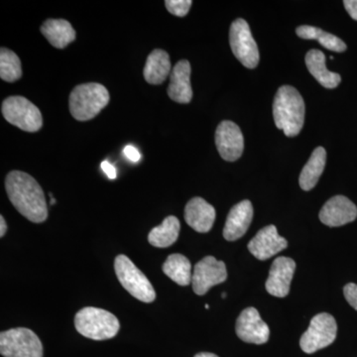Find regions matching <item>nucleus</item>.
<instances>
[{"label": "nucleus", "instance_id": "14", "mask_svg": "<svg viewBox=\"0 0 357 357\" xmlns=\"http://www.w3.org/2000/svg\"><path fill=\"white\" fill-rule=\"evenodd\" d=\"M288 241L279 236L275 225H268L257 232L248 243L251 255L259 260H267L287 248Z\"/></svg>", "mask_w": 357, "mask_h": 357}, {"label": "nucleus", "instance_id": "8", "mask_svg": "<svg viewBox=\"0 0 357 357\" xmlns=\"http://www.w3.org/2000/svg\"><path fill=\"white\" fill-rule=\"evenodd\" d=\"M337 325L332 314L321 312L312 319L309 328L302 335L300 347L306 354H314L335 342Z\"/></svg>", "mask_w": 357, "mask_h": 357}, {"label": "nucleus", "instance_id": "20", "mask_svg": "<svg viewBox=\"0 0 357 357\" xmlns=\"http://www.w3.org/2000/svg\"><path fill=\"white\" fill-rule=\"evenodd\" d=\"M41 32L52 46L64 49L76 39V31L70 22L64 20H48L41 26Z\"/></svg>", "mask_w": 357, "mask_h": 357}, {"label": "nucleus", "instance_id": "16", "mask_svg": "<svg viewBox=\"0 0 357 357\" xmlns=\"http://www.w3.org/2000/svg\"><path fill=\"white\" fill-rule=\"evenodd\" d=\"M253 218V206L250 201L241 202L230 210L223 229V237L227 241H236L248 231Z\"/></svg>", "mask_w": 357, "mask_h": 357}, {"label": "nucleus", "instance_id": "34", "mask_svg": "<svg viewBox=\"0 0 357 357\" xmlns=\"http://www.w3.org/2000/svg\"><path fill=\"white\" fill-rule=\"evenodd\" d=\"M225 297H227V294L222 293V298H225Z\"/></svg>", "mask_w": 357, "mask_h": 357}, {"label": "nucleus", "instance_id": "1", "mask_svg": "<svg viewBox=\"0 0 357 357\" xmlns=\"http://www.w3.org/2000/svg\"><path fill=\"white\" fill-rule=\"evenodd\" d=\"M7 196L23 217L32 222H43L48 208L41 185L29 174L13 171L6 180Z\"/></svg>", "mask_w": 357, "mask_h": 357}, {"label": "nucleus", "instance_id": "12", "mask_svg": "<svg viewBox=\"0 0 357 357\" xmlns=\"http://www.w3.org/2000/svg\"><path fill=\"white\" fill-rule=\"evenodd\" d=\"M236 331L237 337L248 344H263L269 340V326L255 307H248L241 312L236 321Z\"/></svg>", "mask_w": 357, "mask_h": 357}, {"label": "nucleus", "instance_id": "30", "mask_svg": "<svg viewBox=\"0 0 357 357\" xmlns=\"http://www.w3.org/2000/svg\"><path fill=\"white\" fill-rule=\"evenodd\" d=\"M100 167H102L103 172L105 173V175H107L110 180H114V178H116V169H115V167L112 165V164H110L109 161H103Z\"/></svg>", "mask_w": 357, "mask_h": 357}, {"label": "nucleus", "instance_id": "3", "mask_svg": "<svg viewBox=\"0 0 357 357\" xmlns=\"http://www.w3.org/2000/svg\"><path fill=\"white\" fill-rule=\"evenodd\" d=\"M109 102V93L100 84H79L70 95V112L79 121H91Z\"/></svg>", "mask_w": 357, "mask_h": 357}, {"label": "nucleus", "instance_id": "11", "mask_svg": "<svg viewBox=\"0 0 357 357\" xmlns=\"http://www.w3.org/2000/svg\"><path fill=\"white\" fill-rule=\"evenodd\" d=\"M215 145L225 161L234 162L241 158L244 150V138L239 126L229 121L220 122L215 131Z\"/></svg>", "mask_w": 357, "mask_h": 357}, {"label": "nucleus", "instance_id": "2", "mask_svg": "<svg viewBox=\"0 0 357 357\" xmlns=\"http://www.w3.org/2000/svg\"><path fill=\"white\" fill-rule=\"evenodd\" d=\"M304 100L299 91L291 86H283L277 91L273 103V116L277 128L288 137H295L305 122Z\"/></svg>", "mask_w": 357, "mask_h": 357}, {"label": "nucleus", "instance_id": "28", "mask_svg": "<svg viewBox=\"0 0 357 357\" xmlns=\"http://www.w3.org/2000/svg\"><path fill=\"white\" fill-rule=\"evenodd\" d=\"M345 299L354 310L357 311V285L354 283H349L344 288Z\"/></svg>", "mask_w": 357, "mask_h": 357}, {"label": "nucleus", "instance_id": "27", "mask_svg": "<svg viewBox=\"0 0 357 357\" xmlns=\"http://www.w3.org/2000/svg\"><path fill=\"white\" fill-rule=\"evenodd\" d=\"M192 1L191 0H166L165 6L169 13L178 17H184L189 13Z\"/></svg>", "mask_w": 357, "mask_h": 357}, {"label": "nucleus", "instance_id": "25", "mask_svg": "<svg viewBox=\"0 0 357 357\" xmlns=\"http://www.w3.org/2000/svg\"><path fill=\"white\" fill-rule=\"evenodd\" d=\"M296 33H297L300 38L317 40L324 48L328 49L330 51L342 53V52L347 50V44L342 39L331 34V33L324 31V30L319 29L318 27H314V26H299L296 29Z\"/></svg>", "mask_w": 357, "mask_h": 357}, {"label": "nucleus", "instance_id": "6", "mask_svg": "<svg viewBox=\"0 0 357 357\" xmlns=\"http://www.w3.org/2000/svg\"><path fill=\"white\" fill-rule=\"evenodd\" d=\"M0 354L4 357H43V344L29 328H11L0 333Z\"/></svg>", "mask_w": 357, "mask_h": 357}, {"label": "nucleus", "instance_id": "32", "mask_svg": "<svg viewBox=\"0 0 357 357\" xmlns=\"http://www.w3.org/2000/svg\"><path fill=\"white\" fill-rule=\"evenodd\" d=\"M7 230V225L6 220H4V218L0 217V237H3L6 236Z\"/></svg>", "mask_w": 357, "mask_h": 357}, {"label": "nucleus", "instance_id": "26", "mask_svg": "<svg viewBox=\"0 0 357 357\" xmlns=\"http://www.w3.org/2000/svg\"><path fill=\"white\" fill-rule=\"evenodd\" d=\"M22 77L20 59L13 51L2 47L0 50V77L7 83H14Z\"/></svg>", "mask_w": 357, "mask_h": 357}, {"label": "nucleus", "instance_id": "9", "mask_svg": "<svg viewBox=\"0 0 357 357\" xmlns=\"http://www.w3.org/2000/svg\"><path fill=\"white\" fill-rule=\"evenodd\" d=\"M229 43L237 60L248 69H255L259 63V50L250 28L245 20H234L230 26Z\"/></svg>", "mask_w": 357, "mask_h": 357}, {"label": "nucleus", "instance_id": "24", "mask_svg": "<svg viewBox=\"0 0 357 357\" xmlns=\"http://www.w3.org/2000/svg\"><path fill=\"white\" fill-rule=\"evenodd\" d=\"M164 273L180 286L192 283V265L190 260L182 255H171L163 264Z\"/></svg>", "mask_w": 357, "mask_h": 357}, {"label": "nucleus", "instance_id": "22", "mask_svg": "<svg viewBox=\"0 0 357 357\" xmlns=\"http://www.w3.org/2000/svg\"><path fill=\"white\" fill-rule=\"evenodd\" d=\"M326 162V152L324 147H318L312 151L309 161L303 168L299 178L300 187L304 191H310L318 184L324 172Z\"/></svg>", "mask_w": 357, "mask_h": 357}, {"label": "nucleus", "instance_id": "35", "mask_svg": "<svg viewBox=\"0 0 357 357\" xmlns=\"http://www.w3.org/2000/svg\"><path fill=\"white\" fill-rule=\"evenodd\" d=\"M206 310L210 309V306H208V304H206Z\"/></svg>", "mask_w": 357, "mask_h": 357}, {"label": "nucleus", "instance_id": "17", "mask_svg": "<svg viewBox=\"0 0 357 357\" xmlns=\"http://www.w3.org/2000/svg\"><path fill=\"white\" fill-rule=\"evenodd\" d=\"M168 96L174 102L189 103L192 98L191 86V65L189 61L182 60L173 68L170 75Z\"/></svg>", "mask_w": 357, "mask_h": 357}, {"label": "nucleus", "instance_id": "15", "mask_svg": "<svg viewBox=\"0 0 357 357\" xmlns=\"http://www.w3.org/2000/svg\"><path fill=\"white\" fill-rule=\"evenodd\" d=\"M357 218V208L351 199L344 196H335L328 199L319 211V220L331 227H342L354 222Z\"/></svg>", "mask_w": 357, "mask_h": 357}, {"label": "nucleus", "instance_id": "10", "mask_svg": "<svg viewBox=\"0 0 357 357\" xmlns=\"http://www.w3.org/2000/svg\"><path fill=\"white\" fill-rule=\"evenodd\" d=\"M227 279L225 262L218 261L213 256H206L195 266L192 277L194 292L203 296L213 286L222 284Z\"/></svg>", "mask_w": 357, "mask_h": 357}, {"label": "nucleus", "instance_id": "31", "mask_svg": "<svg viewBox=\"0 0 357 357\" xmlns=\"http://www.w3.org/2000/svg\"><path fill=\"white\" fill-rule=\"evenodd\" d=\"M344 4L352 20L357 21V0H345Z\"/></svg>", "mask_w": 357, "mask_h": 357}, {"label": "nucleus", "instance_id": "5", "mask_svg": "<svg viewBox=\"0 0 357 357\" xmlns=\"http://www.w3.org/2000/svg\"><path fill=\"white\" fill-rule=\"evenodd\" d=\"M114 270L122 287L135 299L152 303L156 299V292L147 277L126 255H119L114 260Z\"/></svg>", "mask_w": 357, "mask_h": 357}, {"label": "nucleus", "instance_id": "21", "mask_svg": "<svg viewBox=\"0 0 357 357\" xmlns=\"http://www.w3.org/2000/svg\"><path fill=\"white\" fill-rule=\"evenodd\" d=\"M171 72L172 70L169 54L160 49L152 51L148 56L143 72L145 81L150 84H162L166 81L168 76H170Z\"/></svg>", "mask_w": 357, "mask_h": 357}, {"label": "nucleus", "instance_id": "19", "mask_svg": "<svg viewBox=\"0 0 357 357\" xmlns=\"http://www.w3.org/2000/svg\"><path fill=\"white\" fill-rule=\"evenodd\" d=\"M306 65L312 76L324 88L335 89L342 82V77L337 73L331 72L326 66V56L319 50H310L306 55Z\"/></svg>", "mask_w": 357, "mask_h": 357}, {"label": "nucleus", "instance_id": "4", "mask_svg": "<svg viewBox=\"0 0 357 357\" xmlns=\"http://www.w3.org/2000/svg\"><path fill=\"white\" fill-rule=\"evenodd\" d=\"M75 326L84 337L93 340H105L119 333V319L112 312L98 307H86L77 312Z\"/></svg>", "mask_w": 357, "mask_h": 357}, {"label": "nucleus", "instance_id": "18", "mask_svg": "<svg viewBox=\"0 0 357 357\" xmlns=\"http://www.w3.org/2000/svg\"><path fill=\"white\" fill-rule=\"evenodd\" d=\"M185 220L201 234L210 231L215 220V210L203 198H192L185 208Z\"/></svg>", "mask_w": 357, "mask_h": 357}, {"label": "nucleus", "instance_id": "7", "mask_svg": "<svg viewBox=\"0 0 357 357\" xmlns=\"http://www.w3.org/2000/svg\"><path fill=\"white\" fill-rule=\"evenodd\" d=\"M2 114L9 123L27 132H37L43 126L41 112L23 96H9L2 102Z\"/></svg>", "mask_w": 357, "mask_h": 357}, {"label": "nucleus", "instance_id": "13", "mask_svg": "<svg viewBox=\"0 0 357 357\" xmlns=\"http://www.w3.org/2000/svg\"><path fill=\"white\" fill-rule=\"evenodd\" d=\"M296 263L288 257H278L272 263L265 287L270 295L285 298L290 292Z\"/></svg>", "mask_w": 357, "mask_h": 357}, {"label": "nucleus", "instance_id": "23", "mask_svg": "<svg viewBox=\"0 0 357 357\" xmlns=\"http://www.w3.org/2000/svg\"><path fill=\"white\" fill-rule=\"evenodd\" d=\"M181 225L174 215L167 217L158 227H154L148 236V241L155 248H166L177 241Z\"/></svg>", "mask_w": 357, "mask_h": 357}, {"label": "nucleus", "instance_id": "29", "mask_svg": "<svg viewBox=\"0 0 357 357\" xmlns=\"http://www.w3.org/2000/svg\"><path fill=\"white\" fill-rule=\"evenodd\" d=\"M123 154L129 161L133 162V163H137L141 159L140 152L132 145H128V146L124 148Z\"/></svg>", "mask_w": 357, "mask_h": 357}, {"label": "nucleus", "instance_id": "33", "mask_svg": "<svg viewBox=\"0 0 357 357\" xmlns=\"http://www.w3.org/2000/svg\"><path fill=\"white\" fill-rule=\"evenodd\" d=\"M195 357H218L215 354H210V352H201V354H196Z\"/></svg>", "mask_w": 357, "mask_h": 357}]
</instances>
